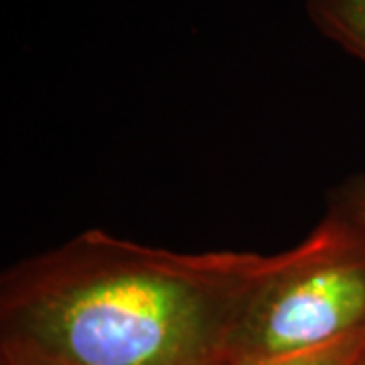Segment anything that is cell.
I'll return each instance as SVG.
<instances>
[{
  "mask_svg": "<svg viewBox=\"0 0 365 365\" xmlns=\"http://www.w3.org/2000/svg\"><path fill=\"white\" fill-rule=\"evenodd\" d=\"M331 209L337 211L365 244V181H351L333 197Z\"/></svg>",
  "mask_w": 365,
  "mask_h": 365,
  "instance_id": "5b68a950",
  "label": "cell"
},
{
  "mask_svg": "<svg viewBox=\"0 0 365 365\" xmlns=\"http://www.w3.org/2000/svg\"><path fill=\"white\" fill-rule=\"evenodd\" d=\"M364 365H365V361H364Z\"/></svg>",
  "mask_w": 365,
  "mask_h": 365,
  "instance_id": "52a82bcc",
  "label": "cell"
},
{
  "mask_svg": "<svg viewBox=\"0 0 365 365\" xmlns=\"http://www.w3.org/2000/svg\"><path fill=\"white\" fill-rule=\"evenodd\" d=\"M313 23L365 63V0H307Z\"/></svg>",
  "mask_w": 365,
  "mask_h": 365,
  "instance_id": "3957f363",
  "label": "cell"
},
{
  "mask_svg": "<svg viewBox=\"0 0 365 365\" xmlns=\"http://www.w3.org/2000/svg\"><path fill=\"white\" fill-rule=\"evenodd\" d=\"M365 361V327L331 345L313 351L270 357V359H246L227 361L225 365H364Z\"/></svg>",
  "mask_w": 365,
  "mask_h": 365,
  "instance_id": "277c9868",
  "label": "cell"
},
{
  "mask_svg": "<svg viewBox=\"0 0 365 365\" xmlns=\"http://www.w3.org/2000/svg\"><path fill=\"white\" fill-rule=\"evenodd\" d=\"M287 258L90 230L2 276L0 347L51 365H225L250 299Z\"/></svg>",
  "mask_w": 365,
  "mask_h": 365,
  "instance_id": "6da1fadb",
  "label": "cell"
},
{
  "mask_svg": "<svg viewBox=\"0 0 365 365\" xmlns=\"http://www.w3.org/2000/svg\"><path fill=\"white\" fill-rule=\"evenodd\" d=\"M0 355H2V365H51L47 361H41L37 357H31L26 353L6 349V347H0Z\"/></svg>",
  "mask_w": 365,
  "mask_h": 365,
  "instance_id": "8992f818",
  "label": "cell"
},
{
  "mask_svg": "<svg viewBox=\"0 0 365 365\" xmlns=\"http://www.w3.org/2000/svg\"><path fill=\"white\" fill-rule=\"evenodd\" d=\"M364 327L365 244L329 209L250 299L227 361L313 351Z\"/></svg>",
  "mask_w": 365,
  "mask_h": 365,
  "instance_id": "7a4b0ae2",
  "label": "cell"
}]
</instances>
